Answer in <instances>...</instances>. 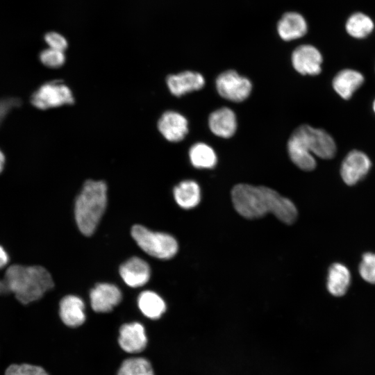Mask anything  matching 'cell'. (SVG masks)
Masks as SVG:
<instances>
[{
    "label": "cell",
    "mask_w": 375,
    "mask_h": 375,
    "mask_svg": "<svg viewBox=\"0 0 375 375\" xmlns=\"http://www.w3.org/2000/svg\"><path fill=\"white\" fill-rule=\"evenodd\" d=\"M166 84L173 95L181 97L187 93L201 89L205 85V79L198 72L184 71L169 75L166 78Z\"/></svg>",
    "instance_id": "obj_12"
},
{
    "label": "cell",
    "mask_w": 375,
    "mask_h": 375,
    "mask_svg": "<svg viewBox=\"0 0 375 375\" xmlns=\"http://www.w3.org/2000/svg\"><path fill=\"white\" fill-rule=\"evenodd\" d=\"M39 58L42 64L51 69L60 68L66 60L64 51L49 47L41 51Z\"/></svg>",
    "instance_id": "obj_26"
},
{
    "label": "cell",
    "mask_w": 375,
    "mask_h": 375,
    "mask_svg": "<svg viewBox=\"0 0 375 375\" xmlns=\"http://www.w3.org/2000/svg\"><path fill=\"white\" fill-rule=\"evenodd\" d=\"M117 375H154L151 363L144 358H131L121 365Z\"/></svg>",
    "instance_id": "obj_25"
},
{
    "label": "cell",
    "mask_w": 375,
    "mask_h": 375,
    "mask_svg": "<svg viewBox=\"0 0 375 375\" xmlns=\"http://www.w3.org/2000/svg\"><path fill=\"white\" fill-rule=\"evenodd\" d=\"M119 273L128 286L138 288L148 282L151 272L147 262L140 258L133 257L120 266Z\"/></svg>",
    "instance_id": "obj_14"
},
{
    "label": "cell",
    "mask_w": 375,
    "mask_h": 375,
    "mask_svg": "<svg viewBox=\"0 0 375 375\" xmlns=\"http://www.w3.org/2000/svg\"><path fill=\"white\" fill-rule=\"evenodd\" d=\"M60 317L67 326H80L85 320L84 302L78 297L65 296L60 302Z\"/></svg>",
    "instance_id": "obj_17"
},
{
    "label": "cell",
    "mask_w": 375,
    "mask_h": 375,
    "mask_svg": "<svg viewBox=\"0 0 375 375\" xmlns=\"http://www.w3.org/2000/svg\"><path fill=\"white\" fill-rule=\"evenodd\" d=\"M119 344L128 353H138L143 351L147 344L145 329L138 322L122 325L119 329Z\"/></svg>",
    "instance_id": "obj_13"
},
{
    "label": "cell",
    "mask_w": 375,
    "mask_h": 375,
    "mask_svg": "<svg viewBox=\"0 0 375 375\" xmlns=\"http://www.w3.org/2000/svg\"><path fill=\"white\" fill-rule=\"evenodd\" d=\"M279 36L285 41H290L303 37L308 31L305 18L299 13H285L277 24Z\"/></svg>",
    "instance_id": "obj_16"
},
{
    "label": "cell",
    "mask_w": 375,
    "mask_h": 375,
    "mask_svg": "<svg viewBox=\"0 0 375 375\" xmlns=\"http://www.w3.org/2000/svg\"><path fill=\"white\" fill-rule=\"evenodd\" d=\"M372 108H373V110H374V112L375 113V99L374 100L373 103H372Z\"/></svg>",
    "instance_id": "obj_33"
},
{
    "label": "cell",
    "mask_w": 375,
    "mask_h": 375,
    "mask_svg": "<svg viewBox=\"0 0 375 375\" xmlns=\"http://www.w3.org/2000/svg\"><path fill=\"white\" fill-rule=\"evenodd\" d=\"M5 375H49L41 367L30 365H11L5 372Z\"/></svg>",
    "instance_id": "obj_28"
},
{
    "label": "cell",
    "mask_w": 375,
    "mask_h": 375,
    "mask_svg": "<svg viewBox=\"0 0 375 375\" xmlns=\"http://www.w3.org/2000/svg\"><path fill=\"white\" fill-rule=\"evenodd\" d=\"M208 124L210 129L215 135L224 138L232 137L237 129L235 114L226 107L217 109L210 113Z\"/></svg>",
    "instance_id": "obj_15"
},
{
    "label": "cell",
    "mask_w": 375,
    "mask_h": 375,
    "mask_svg": "<svg viewBox=\"0 0 375 375\" xmlns=\"http://www.w3.org/2000/svg\"><path fill=\"white\" fill-rule=\"evenodd\" d=\"M231 199L235 210L247 219H256L271 212H277L282 196L265 186H253L240 183L231 191Z\"/></svg>",
    "instance_id": "obj_2"
},
{
    "label": "cell",
    "mask_w": 375,
    "mask_h": 375,
    "mask_svg": "<svg viewBox=\"0 0 375 375\" xmlns=\"http://www.w3.org/2000/svg\"><path fill=\"white\" fill-rule=\"evenodd\" d=\"M107 185L103 181L88 180L76 198L75 218L80 231L91 235L106 210Z\"/></svg>",
    "instance_id": "obj_3"
},
{
    "label": "cell",
    "mask_w": 375,
    "mask_h": 375,
    "mask_svg": "<svg viewBox=\"0 0 375 375\" xmlns=\"http://www.w3.org/2000/svg\"><path fill=\"white\" fill-rule=\"evenodd\" d=\"M10 292V290L5 281L0 280V294H4Z\"/></svg>",
    "instance_id": "obj_31"
},
{
    "label": "cell",
    "mask_w": 375,
    "mask_h": 375,
    "mask_svg": "<svg viewBox=\"0 0 375 375\" xmlns=\"http://www.w3.org/2000/svg\"><path fill=\"white\" fill-rule=\"evenodd\" d=\"M31 103L37 108L47 110L74 102L71 88L63 81H51L42 85L31 96Z\"/></svg>",
    "instance_id": "obj_5"
},
{
    "label": "cell",
    "mask_w": 375,
    "mask_h": 375,
    "mask_svg": "<svg viewBox=\"0 0 375 375\" xmlns=\"http://www.w3.org/2000/svg\"><path fill=\"white\" fill-rule=\"evenodd\" d=\"M363 82L364 77L360 72L351 69H344L335 76L332 85L334 90L342 99L347 100Z\"/></svg>",
    "instance_id": "obj_19"
},
{
    "label": "cell",
    "mask_w": 375,
    "mask_h": 375,
    "mask_svg": "<svg viewBox=\"0 0 375 375\" xmlns=\"http://www.w3.org/2000/svg\"><path fill=\"white\" fill-rule=\"evenodd\" d=\"M215 85L221 97L233 102L243 101L249 97L252 90L250 80L234 70H227L220 74Z\"/></svg>",
    "instance_id": "obj_7"
},
{
    "label": "cell",
    "mask_w": 375,
    "mask_h": 375,
    "mask_svg": "<svg viewBox=\"0 0 375 375\" xmlns=\"http://www.w3.org/2000/svg\"><path fill=\"white\" fill-rule=\"evenodd\" d=\"M5 162V157L3 152L0 150V172L3 168V165Z\"/></svg>",
    "instance_id": "obj_32"
},
{
    "label": "cell",
    "mask_w": 375,
    "mask_h": 375,
    "mask_svg": "<svg viewBox=\"0 0 375 375\" xmlns=\"http://www.w3.org/2000/svg\"><path fill=\"white\" fill-rule=\"evenodd\" d=\"M359 273L365 281L375 284V253L367 252L362 255Z\"/></svg>",
    "instance_id": "obj_27"
},
{
    "label": "cell",
    "mask_w": 375,
    "mask_h": 375,
    "mask_svg": "<svg viewBox=\"0 0 375 375\" xmlns=\"http://www.w3.org/2000/svg\"><path fill=\"white\" fill-rule=\"evenodd\" d=\"M371 166V160L364 152L352 150L342 161L341 177L347 185H355L367 174Z\"/></svg>",
    "instance_id": "obj_8"
},
{
    "label": "cell",
    "mask_w": 375,
    "mask_h": 375,
    "mask_svg": "<svg viewBox=\"0 0 375 375\" xmlns=\"http://www.w3.org/2000/svg\"><path fill=\"white\" fill-rule=\"evenodd\" d=\"M174 197L179 206L190 209L197 206L201 199L199 185L192 180L181 181L174 189Z\"/></svg>",
    "instance_id": "obj_21"
},
{
    "label": "cell",
    "mask_w": 375,
    "mask_h": 375,
    "mask_svg": "<svg viewBox=\"0 0 375 375\" xmlns=\"http://www.w3.org/2000/svg\"><path fill=\"white\" fill-rule=\"evenodd\" d=\"M138 303L141 312L152 319L160 318L166 310L164 300L153 291L147 290L140 293Z\"/></svg>",
    "instance_id": "obj_23"
},
{
    "label": "cell",
    "mask_w": 375,
    "mask_h": 375,
    "mask_svg": "<svg viewBox=\"0 0 375 375\" xmlns=\"http://www.w3.org/2000/svg\"><path fill=\"white\" fill-rule=\"evenodd\" d=\"M9 258L3 247L0 246V269L3 267L8 262Z\"/></svg>",
    "instance_id": "obj_30"
},
{
    "label": "cell",
    "mask_w": 375,
    "mask_h": 375,
    "mask_svg": "<svg viewBox=\"0 0 375 375\" xmlns=\"http://www.w3.org/2000/svg\"><path fill=\"white\" fill-rule=\"evenodd\" d=\"M294 131L303 141L312 155L322 159H331L336 152V144L326 131L309 125H301Z\"/></svg>",
    "instance_id": "obj_6"
},
{
    "label": "cell",
    "mask_w": 375,
    "mask_h": 375,
    "mask_svg": "<svg viewBox=\"0 0 375 375\" xmlns=\"http://www.w3.org/2000/svg\"><path fill=\"white\" fill-rule=\"evenodd\" d=\"M347 33L356 39H363L374 29V22L367 15L361 12L351 14L345 23Z\"/></svg>",
    "instance_id": "obj_22"
},
{
    "label": "cell",
    "mask_w": 375,
    "mask_h": 375,
    "mask_svg": "<svg viewBox=\"0 0 375 375\" xmlns=\"http://www.w3.org/2000/svg\"><path fill=\"white\" fill-rule=\"evenodd\" d=\"M189 158L191 164L199 169L212 168L217 160L213 149L203 142L195 143L190 147Z\"/></svg>",
    "instance_id": "obj_24"
},
{
    "label": "cell",
    "mask_w": 375,
    "mask_h": 375,
    "mask_svg": "<svg viewBox=\"0 0 375 375\" xmlns=\"http://www.w3.org/2000/svg\"><path fill=\"white\" fill-rule=\"evenodd\" d=\"M351 283V274L343 264L335 262L331 265L328 272L327 289L335 297L344 295Z\"/></svg>",
    "instance_id": "obj_20"
},
{
    "label": "cell",
    "mask_w": 375,
    "mask_h": 375,
    "mask_svg": "<svg viewBox=\"0 0 375 375\" xmlns=\"http://www.w3.org/2000/svg\"><path fill=\"white\" fill-rule=\"evenodd\" d=\"M44 41L49 48L65 51L67 48L68 42L67 39L57 32H49L44 35Z\"/></svg>",
    "instance_id": "obj_29"
},
{
    "label": "cell",
    "mask_w": 375,
    "mask_h": 375,
    "mask_svg": "<svg viewBox=\"0 0 375 375\" xmlns=\"http://www.w3.org/2000/svg\"><path fill=\"white\" fill-rule=\"evenodd\" d=\"M288 151L291 160L301 169L311 171L315 168V158L294 131L288 140Z\"/></svg>",
    "instance_id": "obj_18"
},
{
    "label": "cell",
    "mask_w": 375,
    "mask_h": 375,
    "mask_svg": "<svg viewBox=\"0 0 375 375\" xmlns=\"http://www.w3.org/2000/svg\"><path fill=\"white\" fill-rule=\"evenodd\" d=\"M157 127L162 137L172 142L183 140L188 133V119L174 110L163 112L158 119Z\"/></svg>",
    "instance_id": "obj_10"
},
{
    "label": "cell",
    "mask_w": 375,
    "mask_h": 375,
    "mask_svg": "<svg viewBox=\"0 0 375 375\" xmlns=\"http://www.w3.org/2000/svg\"><path fill=\"white\" fill-rule=\"evenodd\" d=\"M4 281L10 292L24 304L38 300L53 287L51 274L41 266L12 265L6 270Z\"/></svg>",
    "instance_id": "obj_1"
},
{
    "label": "cell",
    "mask_w": 375,
    "mask_h": 375,
    "mask_svg": "<svg viewBox=\"0 0 375 375\" xmlns=\"http://www.w3.org/2000/svg\"><path fill=\"white\" fill-rule=\"evenodd\" d=\"M322 61L320 51L310 44L297 47L292 54V65L302 75L319 74L322 71Z\"/></svg>",
    "instance_id": "obj_9"
},
{
    "label": "cell",
    "mask_w": 375,
    "mask_h": 375,
    "mask_svg": "<svg viewBox=\"0 0 375 375\" xmlns=\"http://www.w3.org/2000/svg\"><path fill=\"white\" fill-rule=\"evenodd\" d=\"M131 235L138 245L147 254L160 259H169L178 251V244L172 235L153 232L142 225L132 227Z\"/></svg>",
    "instance_id": "obj_4"
},
{
    "label": "cell",
    "mask_w": 375,
    "mask_h": 375,
    "mask_svg": "<svg viewBox=\"0 0 375 375\" xmlns=\"http://www.w3.org/2000/svg\"><path fill=\"white\" fill-rule=\"evenodd\" d=\"M90 303L92 309L97 312H108L119 303L122 293L115 285L101 283H98L90 293Z\"/></svg>",
    "instance_id": "obj_11"
}]
</instances>
